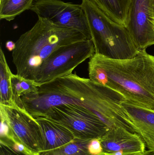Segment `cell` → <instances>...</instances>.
<instances>
[{
  "instance_id": "2e32d148",
  "label": "cell",
  "mask_w": 154,
  "mask_h": 155,
  "mask_svg": "<svg viewBox=\"0 0 154 155\" xmlns=\"http://www.w3.org/2000/svg\"><path fill=\"white\" fill-rule=\"evenodd\" d=\"M33 0H0V19L12 21L30 9Z\"/></svg>"
},
{
  "instance_id": "8fae6325",
  "label": "cell",
  "mask_w": 154,
  "mask_h": 155,
  "mask_svg": "<svg viewBox=\"0 0 154 155\" xmlns=\"http://www.w3.org/2000/svg\"><path fill=\"white\" fill-rule=\"evenodd\" d=\"M122 106L148 150L154 151V110L141 107L126 100Z\"/></svg>"
},
{
  "instance_id": "6da1fadb",
  "label": "cell",
  "mask_w": 154,
  "mask_h": 155,
  "mask_svg": "<svg viewBox=\"0 0 154 155\" xmlns=\"http://www.w3.org/2000/svg\"><path fill=\"white\" fill-rule=\"evenodd\" d=\"M25 110L36 118L43 117L52 107L72 104L94 113L108 127L120 125L126 114L120 93L76 74L64 75L42 84L38 93L22 97Z\"/></svg>"
},
{
  "instance_id": "5b68a950",
  "label": "cell",
  "mask_w": 154,
  "mask_h": 155,
  "mask_svg": "<svg viewBox=\"0 0 154 155\" xmlns=\"http://www.w3.org/2000/svg\"><path fill=\"white\" fill-rule=\"evenodd\" d=\"M42 117L61 124L72 133L75 138L81 140L100 139L109 129L94 113L72 104L52 107Z\"/></svg>"
},
{
  "instance_id": "9c48e42d",
  "label": "cell",
  "mask_w": 154,
  "mask_h": 155,
  "mask_svg": "<svg viewBox=\"0 0 154 155\" xmlns=\"http://www.w3.org/2000/svg\"><path fill=\"white\" fill-rule=\"evenodd\" d=\"M125 27L138 51L154 45V25L150 0H132Z\"/></svg>"
},
{
  "instance_id": "3957f363",
  "label": "cell",
  "mask_w": 154,
  "mask_h": 155,
  "mask_svg": "<svg viewBox=\"0 0 154 155\" xmlns=\"http://www.w3.org/2000/svg\"><path fill=\"white\" fill-rule=\"evenodd\" d=\"M85 40L77 31L39 18L33 27L15 42L12 56L16 74L35 81L41 66L53 52L61 46Z\"/></svg>"
},
{
  "instance_id": "8992f818",
  "label": "cell",
  "mask_w": 154,
  "mask_h": 155,
  "mask_svg": "<svg viewBox=\"0 0 154 155\" xmlns=\"http://www.w3.org/2000/svg\"><path fill=\"white\" fill-rule=\"evenodd\" d=\"M91 40L61 46L53 52L41 66L35 82L42 84L72 73L75 68L95 54Z\"/></svg>"
},
{
  "instance_id": "4fadbf2b",
  "label": "cell",
  "mask_w": 154,
  "mask_h": 155,
  "mask_svg": "<svg viewBox=\"0 0 154 155\" xmlns=\"http://www.w3.org/2000/svg\"><path fill=\"white\" fill-rule=\"evenodd\" d=\"M109 18L125 27L132 0H91Z\"/></svg>"
},
{
  "instance_id": "277c9868",
  "label": "cell",
  "mask_w": 154,
  "mask_h": 155,
  "mask_svg": "<svg viewBox=\"0 0 154 155\" xmlns=\"http://www.w3.org/2000/svg\"><path fill=\"white\" fill-rule=\"evenodd\" d=\"M95 53L116 60L130 59L139 51L126 28L109 18L91 0H82Z\"/></svg>"
},
{
  "instance_id": "7a4b0ae2",
  "label": "cell",
  "mask_w": 154,
  "mask_h": 155,
  "mask_svg": "<svg viewBox=\"0 0 154 155\" xmlns=\"http://www.w3.org/2000/svg\"><path fill=\"white\" fill-rule=\"evenodd\" d=\"M88 70L91 81L118 92L134 104L154 110V55L146 50L123 60L95 53Z\"/></svg>"
},
{
  "instance_id": "52a82bcc",
  "label": "cell",
  "mask_w": 154,
  "mask_h": 155,
  "mask_svg": "<svg viewBox=\"0 0 154 155\" xmlns=\"http://www.w3.org/2000/svg\"><path fill=\"white\" fill-rule=\"evenodd\" d=\"M30 10L34 12L39 18L77 31L87 40H91L87 19L81 4L65 2L60 0H33Z\"/></svg>"
},
{
  "instance_id": "30bf717a",
  "label": "cell",
  "mask_w": 154,
  "mask_h": 155,
  "mask_svg": "<svg viewBox=\"0 0 154 155\" xmlns=\"http://www.w3.org/2000/svg\"><path fill=\"white\" fill-rule=\"evenodd\" d=\"M99 139L105 155H140L146 151L141 137L123 127L109 128Z\"/></svg>"
},
{
  "instance_id": "e0dca14e",
  "label": "cell",
  "mask_w": 154,
  "mask_h": 155,
  "mask_svg": "<svg viewBox=\"0 0 154 155\" xmlns=\"http://www.w3.org/2000/svg\"><path fill=\"white\" fill-rule=\"evenodd\" d=\"M91 140L75 138L72 142L61 147L41 153L39 155H94L90 152L89 149Z\"/></svg>"
},
{
  "instance_id": "ffe728a7",
  "label": "cell",
  "mask_w": 154,
  "mask_h": 155,
  "mask_svg": "<svg viewBox=\"0 0 154 155\" xmlns=\"http://www.w3.org/2000/svg\"><path fill=\"white\" fill-rule=\"evenodd\" d=\"M152 20L154 25V0H150Z\"/></svg>"
},
{
  "instance_id": "ba28073f",
  "label": "cell",
  "mask_w": 154,
  "mask_h": 155,
  "mask_svg": "<svg viewBox=\"0 0 154 155\" xmlns=\"http://www.w3.org/2000/svg\"><path fill=\"white\" fill-rule=\"evenodd\" d=\"M13 135L31 153L39 155L44 150V140L39 124L25 109L0 104Z\"/></svg>"
},
{
  "instance_id": "7c38bea8",
  "label": "cell",
  "mask_w": 154,
  "mask_h": 155,
  "mask_svg": "<svg viewBox=\"0 0 154 155\" xmlns=\"http://www.w3.org/2000/svg\"><path fill=\"white\" fill-rule=\"evenodd\" d=\"M35 119L42 132L44 140L43 153L61 147L76 138L68 128L52 119L42 117Z\"/></svg>"
},
{
  "instance_id": "44dd1931",
  "label": "cell",
  "mask_w": 154,
  "mask_h": 155,
  "mask_svg": "<svg viewBox=\"0 0 154 155\" xmlns=\"http://www.w3.org/2000/svg\"><path fill=\"white\" fill-rule=\"evenodd\" d=\"M140 155H154V151L152 150H146L144 153Z\"/></svg>"
},
{
  "instance_id": "d6986e66",
  "label": "cell",
  "mask_w": 154,
  "mask_h": 155,
  "mask_svg": "<svg viewBox=\"0 0 154 155\" xmlns=\"http://www.w3.org/2000/svg\"><path fill=\"white\" fill-rule=\"evenodd\" d=\"M5 47L9 51H13L15 48V43L12 41H7L5 43Z\"/></svg>"
},
{
  "instance_id": "ac0fdd59",
  "label": "cell",
  "mask_w": 154,
  "mask_h": 155,
  "mask_svg": "<svg viewBox=\"0 0 154 155\" xmlns=\"http://www.w3.org/2000/svg\"><path fill=\"white\" fill-rule=\"evenodd\" d=\"M0 155H35L18 142L0 139Z\"/></svg>"
},
{
  "instance_id": "5bb4252c",
  "label": "cell",
  "mask_w": 154,
  "mask_h": 155,
  "mask_svg": "<svg viewBox=\"0 0 154 155\" xmlns=\"http://www.w3.org/2000/svg\"><path fill=\"white\" fill-rule=\"evenodd\" d=\"M12 73L7 63L2 49H0V104L17 107L14 99L11 76Z\"/></svg>"
},
{
  "instance_id": "9a60e30c",
  "label": "cell",
  "mask_w": 154,
  "mask_h": 155,
  "mask_svg": "<svg viewBox=\"0 0 154 155\" xmlns=\"http://www.w3.org/2000/svg\"><path fill=\"white\" fill-rule=\"evenodd\" d=\"M11 82L15 105L19 108L25 109L21 99L22 97L38 93L39 85L35 81L25 79L13 73L11 76Z\"/></svg>"
}]
</instances>
